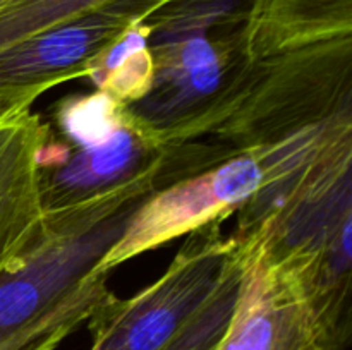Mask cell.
<instances>
[{"label": "cell", "mask_w": 352, "mask_h": 350, "mask_svg": "<svg viewBox=\"0 0 352 350\" xmlns=\"http://www.w3.org/2000/svg\"><path fill=\"white\" fill-rule=\"evenodd\" d=\"M127 110V108H126ZM168 144L127 112L122 126L103 143L67 148L60 163L40 170L43 211L67 208L164 168Z\"/></svg>", "instance_id": "8992f818"}, {"label": "cell", "mask_w": 352, "mask_h": 350, "mask_svg": "<svg viewBox=\"0 0 352 350\" xmlns=\"http://www.w3.org/2000/svg\"><path fill=\"white\" fill-rule=\"evenodd\" d=\"M124 103L103 91L71 96L58 105L55 120L67 148H85L109 139L126 120Z\"/></svg>", "instance_id": "30bf717a"}, {"label": "cell", "mask_w": 352, "mask_h": 350, "mask_svg": "<svg viewBox=\"0 0 352 350\" xmlns=\"http://www.w3.org/2000/svg\"><path fill=\"white\" fill-rule=\"evenodd\" d=\"M263 180L261 158L256 151L246 150L164 185L134 209L122 235L98 268L110 271L144 250L243 208L260 191Z\"/></svg>", "instance_id": "277c9868"}, {"label": "cell", "mask_w": 352, "mask_h": 350, "mask_svg": "<svg viewBox=\"0 0 352 350\" xmlns=\"http://www.w3.org/2000/svg\"><path fill=\"white\" fill-rule=\"evenodd\" d=\"M10 2H12V0H0V10H2L6 5H9Z\"/></svg>", "instance_id": "7c38bea8"}, {"label": "cell", "mask_w": 352, "mask_h": 350, "mask_svg": "<svg viewBox=\"0 0 352 350\" xmlns=\"http://www.w3.org/2000/svg\"><path fill=\"white\" fill-rule=\"evenodd\" d=\"M352 34V0H258L246 27L258 58Z\"/></svg>", "instance_id": "ba28073f"}, {"label": "cell", "mask_w": 352, "mask_h": 350, "mask_svg": "<svg viewBox=\"0 0 352 350\" xmlns=\"http://www.w3.org/2000/svg\"><path fill=\"white\" fill-rule=\"evenodd\" d=\"M250 233L212 222L189 235L170 266L134 297L89 318V350H213L230 325L251 253Z\"/></svg>", "instance_id": "7a4b0ae2"}, {"label": "cell", "mask_w": 352, "mask_h": 350, "mask_svg": "<svg viewBox=\"0 0 352 350\" xmlns=\"http://www.w3.org/2000/svg\"><path fill=\"white\" fill-rule=\"evenodd\" d=\"M162 187L160 170L54 211L0 264V350H55L112 295L95 271L134 209Z\"/></svg>", "instance_id": "6da1fadb"}, {"label": "cell", "mask_w": 352, "mask_h": 350, "mask_svg": "<svg viewBox=\"0 0 352 350\" xmlns=\"http://www.w3.org/2000/svg\"><path fill=\"white\" fill-rule=\"evenodd\" d=\"M116 0H12L0 10V48Z\"/></svg>", "instance_id": "8fae6325"}, {"label": "cell", "mask_w": 352, "mask_h": 350, "mask_svg": "<svg viewBox=\"0 0 352 350\" xmlns=\"http://www.w3.org/2000/svg\"><path fill=\"white\" fill-rule=\"evenodd\" d=\"M170 0H116L0 48V113L31 106L54 84L85 75L127 27Z\"/></svg>", "instance_id": "5b68a950"}, {"label": "cell", "mask_w": 352, "mask_h": 350, "mask_svg": "<svg viewBox=\"0 0 352 350\" xmlns=\"http://www.w3.org/2000/svg\"><path fill=\"white\" fill-rule=\"evenodd\" d=\"M250 235L239 299L213 350H344L351 328L320 309L301 268L274 256L261 232Z\"/></svg>", "instance_id": "3957f363"}, {"label": "cell", "mask_w": 352, "mask_h": 350, "mask_svg": "<svg viewBox=\"0 0 352 350\" xmlns=\"http://www.w3.org/2000/svg\"><path fill=\"white\" fill-rule=\"evenodd\" d=\"M50 136L30 106L0 113V264L33 237L43 220L40 150Z\"/></svg>", "instance_id": "52a82bcc"}, {"label": "cell", "mask_w": 352, "mask_h": 350, "mask_svg": "<svg viewBox=\"0 0 352 350\" xmlns=\"http://www.w3.org/2000/svg\"><path fill=\"white\" fill-rule=\"evenodd\" d=\"M146 19L127 27L86 69L96 88L124 105L146 95L153 81L155 64L148 47Z\"/></svg>", "instance_id": "9c48e42d"}]
</instances>
